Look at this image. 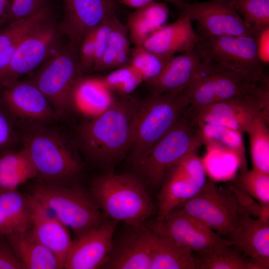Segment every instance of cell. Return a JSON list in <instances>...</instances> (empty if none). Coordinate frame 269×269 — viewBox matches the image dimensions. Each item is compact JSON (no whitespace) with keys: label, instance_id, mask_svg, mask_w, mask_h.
Instances as JSON below:
<instances>
[{"label":"cell","instance_id":"40","mask_svg":"<svg viewBox=\"0 0 269 269\" xmlns=\"http://www.w3.org/2000/svg\"><path fill=\"white\" fill-rule=\"evenodd\" d=\"M94 31L83 38L78 47V60L82 71L92 70L95 64L96 44Z\"/></svg>","mask_w":269,"mask_h":269},{"label":"cell","instance_id":"45","mask_svg":"<svg viewBox=\"0 0 269 269\" xmlns=\"http://www.w3.org/2000/svg\"><path fill=\"white\" fill-rule=\"evenodd\" d=\"M9 0H0V29L11 22Z\"/></svg>","mask_w":269,"mask_h":269},{"label":"cell","instance_id":"30","mask_svg":"<svg viewBox=\"0 0 269 269\" xmlns=\"http://www.w3.org/2000/svg\"><path fill=\"white\" fill-rule=\"evenodd\" d=\"M50 17L51 10L47 5L34 14L13 21L0 29V71L8 63L23 38Z\"/></svg>","mask_w":269,"mask_h":269},{"label":"cell","instance_id":"7","mask_svg":"<svg viewBox=\"0 0 269 269\" xmlns=\"http://www.w3.org/2000/svg\"><path fill=\"white\" fill-rule=\"evenodd\" d=\"M24 147L42 183L72 184L81 172L78 159L63 138L53 131L32 132L25 138Z\"/></svg>","mask_w":269,"mask_h":269},{"label":"cell","instance_id":"25","mask_svg":"<svg viewBox=\"0 0 269 269\" xmlns=\"http://www.w3.org/2000/svg\"><path fill=\"white\" fill-rule=\"evenodd\" d=\"M5 237L24 269H62L56 255L35 237L30 229Z\"/></svg>","mask_w":269,"mask_h":269},{"label":"cell","instance_id":"24","mask_svg":"<svg viewBox=\"0 0 269 269\" xmlns=\"http://www.w3.org/2000/svg\"><path fill=\"white\" fill-rule=\"evenodd\" d=\"M116 101L113 91L99 77H82L72 91L70 107L92 119L107 111Z\"/></svg>","mask_w":269,"mask_h":269},{"label":"cell","instance_id":"46","mask_svg":"<svg viewBox=\"0 0 269 269\" xmlns=\"http://www.w3.org/2000/svg\"><path fill=\"white\" fill-rule=\"evenodd\" d=\"M122 4L137 9L143 7L154 1V0H116Z\"/></svg>","mask_w":269,"mask_h":269},{"label":"cell","instance_id":"17","mask_svg":"<svg viewBox=\"0 0 269 269\" xmlns=\"http://www.w3.org/2000/svg\"><path fill=\"white\" fill-rule=\"evenodd\" d=\"M63 32L78 49L83 38L116 14V0H63Z\"/></svg>","mask_w":269,"mask_h":269},{"label":"cell","instance_id":"10","mask_svg":"<svg viewBox=\"0 0 269 269\" xmlns=\"http://www.w3.org/2000/svg\"><path fill=\"white\" fill-rule=\"evenodd\" d=\"M269 88L267 83L254 92L237 96L189 112L197 125L217 124L242 134L247 133L258 116L269 113Z\"/></svg>","mask_w":269,"mask_h":269},{"label":"cell","instance_id":"12","mask_svg":"<svg viewBox=\"0 0 269 269\" xmlns=\"http://www.w3.org/2000/svg\"><path fill=\"white\" fill-rule=\"evenodd\" d=\"M207 179L203 160L194 152L185 156L167 171L158 195L157 217L167 215L195 196Z\"/></svg>","mask_w":269,"mask_h":269},{"label":"cell","instance_id":"5","mask_svg":"<svg viewBox=\"0 0 269 269\" xmlns=\"http://www.w3.org/2000/svg\"><path fill=\"white\" fill-rule=\"evenodd\" d=\"M188 106L184 92L151 95L141 102L133 124L129 153L132 164L175 126Z\"/></svg>","mask_w":269,"mask_h":269},{"label":"cell","instance_id":"39","mask_svg":"<svg viewBox=\"0 0 269 269\" xmlns=\"http://www.w3.org/2000/svg\"><path fill=\"white\" fill-rule=\"evenodd\" d=\"M47 0H9L10 21L37 13L47 6Z\"/></svg>","mask_w":269,"mask_h":269},{"label":"cell","instance_id":"14","mask_svg":"<svg viewBox=\"0 0 269 269\" xmlns=\"http://www.w3.org/2000/svg\"><path fill=\"white\" fill-rule=\"evenodd\" d=\"M145 224L155 233L197 253L229 244L201 221L178 211H173L165 216L157 217L154 221H146Z\"/></svg>","mask_w":269,"mask_h":269},{"label":"cell","instance_id":"22","mask_svg":"<svg viewBox=\"0 0 269 269\" xmlns=\"http://www.w3.org/2000/svg\"><path fill=\"white\" fill-rule=\"evenodd\" d=\"M198 39L192 21L181 14L175 21L154 32L141 46L158 54L171 57L193 49Z\"/></svg>","mask_w":269,"mask_h":269},{"label":"cell","instance_id":"33","mask_svg":"<svg viewBox=\"0 0 269 269\" xmlns=\"http://www.w3.org/2000/svg\"><path fill=\"white\" fill-rule=\"evenodd\" d=\"M198 254L196 269H257L229 244Z\"/></svg>","mask_w":269,"mask_h":269},{"label":"cell","instance_id":"19","mask_svg":"<svg viewBox=\"0 0 269 269\" xmlns=\"http://www.w3.org/2000/svg\"><path fill=\"white\" fill-rule=\"evenodd\" d=\"M226 240L257 269L269 268V219L255 218L249 211H245Z\"/></svg>","mask_w":269,"mask_h":269},{"label":"cell","instance_id":"37","mask_svg":"<svg viewBox=\"0 0 269 269\" xmlns=\"http://www.w3.org/2000/svg\"><path fill=\"white\" fill-rule=\"evenodd\" d=\"M233 2L254 36L269 27V0H233Z\"/></svg>","mask_w":269,"mask_h":269},{"label":"cell","instance_id":"6","mask_svg":"<svg viewBox=\"0 0 269 269\" xmlns=\"http://www.w3.org/2000/svg\"><path fill=\"white\" fill-rule=\"evenodd\" d=\"M31 194L71 229L76 237L108 220L90 193L74 184L41 183L33 187Z\"/></svg>","mask_w":269,"mask_h":269},{"label":"cell","instance_id":"21","mask_svg":"<svg viewBox=\"0 0 269 269\" xmlns=\"http://www.w3.org/2000/svg\"><path fill=\"white\" fill-rule=\"evenodd\" d=\"M1 88L2 102L15 116L47 121L53 119L56 115L45 96L29 81L18 80Z\"/></svg>","mask_w":269,"mask_h":269},{"label":"cell","instance_id":"36","mask_svg":"<svg viewBox=\"0 0 269 269\" xmlns=\"http://www.w3.org/2000/svg\"><path fill=\"white\" fill-rule=\"evenodd\" d=\"M171 57L158 54L141 46H134L129 64L149 84L159 77Z\"/></svg>","mask_w":269,"mask_h":269},{"label":"cell","instance_id":"42","mask_svg":"<svg viewBox=\"0 0 269 269\" xmlns=\"http://www.w3.org/2000/svg\"><path fill=\"white\" fill-rule=\"evenodd\" d=\"M0 269H24L6 237L0 235Z\"/></svg>","mask_w":269,"mask_h":269},{"label":"cell","instance_id":"9","mask_svg":"<svg viewBox=\"0 0 269 269\" xmlns=\"http://www.w3.org/2000/svg\"><path fill=\"white\" fill-rule=\"evenodd\" d=\"M175 210L196 218L225 239L238 225L242 213L248 211L234 191L219 188L208 179L195 196Z\"/></svg>","mask_w":269,"mask_h":269},{"label":"cell","instance_id":"31","mask_svg":"<svg viewBox=\"0 0 269 269\" xmlns=\"http://www.w3.org/2000/svg\"><path fill=\"white\" fill-rule=\"evenodd\" d=\"M36 176L24 147L17 152L5 151L0 156V189L17 190L20 185Z\"/></svg>","mask_w":269,"mask_h":269},{"label":"cell","instance_id":"18","mask_svg":"<svg viewBox=\"0 0 269 269\" xmlns=\"http://www.w3.org/2000/svg\"><path fill=\"white\" fill-rule=\"evenodd\" d=\"M118 223L108 219L73 240L63 269H102L111 251Z\"/></svg>","mask_w":269,"mask_h":269},{"label":"cell","instance_id":"44","mask_svg":"<svg viewBox=\"0 0 269 269\" xmlns=\"http://www.w3.org/2000/svg\"><path fill=\"white\" fill-rule=\"evenodd\" d=\"M254 37L259 57L263 63L267 65L269 62V27L262 30Z\"/></svg>","mask_w":269,"mask_h":269},{"label":"cell","instance_id":"20","mask_svg":"<svg viewBox=\"0 0 269 269\" xmlns=\"http://www.w3.org/2000/svg\"><path fill=\"white\" fill-rule=\"evenodd\" d=\"M30 209V230L35 237L52 251L62 269L73 240L69 229L37 199L28 195Z\"/></svg>","mask_w":269,"mask_h":269},{"label":"cell","instance_id":"16","mask_svg":"<svg viewBox=\"0 0 269 269\" xmlns=\"http://www.w3.org/2000/svg\"><path fill=\"white\" fill-rule=\"evenodd\" d=\"M129 229L115 241L102 269H150L155 233L145 222Z\"/></svg>","mask_w":269,"mask_h":269},{"label":"cell","instance_id":"1","mask_svg":"<svg viewBox=\"0 0 269 269\" xmlns=\"http://www.w3.org/2000/svg\"><path fill=\"white\" fill-rule=\"evenodd\" d=\"M141 102L125 98L92 118L79 131V140L87 156L97 163L111 166L129 153L134 120Z\"/></svg>","mask_w":269,"mask_h":269},{"label":"cell","instance_id":"2","mask_svg":"<svg viewBox=\"0 0 269 269\" xmlns=\"http://www.w3.org/2000/svg\"><path fill=\"white\" fill-rule=\"evenodd\" d=\"M90 194L108 219L128 226L145 223L157 209L146 185L135 173L99 175L92 182Z\"/></svg>","mask_w":269,"mask_h":269},{"label":"cell","instance_id":"13","mask_svg":"<svg viewBox=\"0 0 269 269\" xmlns=\"http://www.w3.org/2000/svg\"><path fill=\"white\" fill-rule=\"evenodd\" d=\"M57 39L58 31L50 18L31 31L0 71V87L18 80L41 65L55 51Z\"/></svg>","mask_w":269,"mask_h":269},{"label":"cell","instance_id":"23","mask_svg":"<svg viewBox=\"0 0 269 269\" xmlns=\"http://www.w3.org/2000/svg\"><path fill=\"white\" fill-rule=\"evenodd\" d=\"M202 61L194 48L172 56L159 77L149 84L151 95L184 92L192 82Z\"/></svg>","mask_w":269,"mask_h":269},{"label":"cell","instance_id":"4","mask_svg":"<svg viewBox=\"0 0 269 269\" xmlns=\"http://www.w3.org/2000/svg\"><path fill=\"white\" fill-rule=\"evenodd\" d=\"M202 144L198 127L186 110L175 126L155 143L133 166L145 183L160 187L168 169Z\"/></svg>","mask_w":269,"mask_h":269},{"label":"cell","instance_id":"26","mask_svg":"<svg viewBox=\"0 0 269 269\" xmlns=\"http://www.w3.org/2000/svg\"><path fill=\"white\" fill-rule=\"evenodd\" d=\"M27 196L17 190L0 189V235L24 232L30 228Z\"/></svg>","mask_w":269,"mask_h":269},{"label":"cell","instance_id":"41","mask_svg":"<svg viewBox=\"0 0 269 269\" xmlns=\"http://www.w3.org/2000/svg\"><path fill=\"white\" fill-rule=\"evenodd\" d=\"M115 15L116 14L108 18L94 31L96 44L95 62L94 67L99 62L107 50Z\"/></svg>","mask_w":269,"mask_h":269},{"label":"cell","instance_id":"11","mask_svg":"<svg viewBox=\"0 0 269 269\" xmlns=\"http://www.w3.org/2000/svg\"><path fill=\"white\" fill-rule=\"evenodd\" d=\"M194 48L203 60L222 64L256 76H265L255 37L251 35L204 36Z\"/></svg>","mask_w":269,"mask_h":269},{"label":"cell","instance_id":"27","mask_svg":"<svg viewBox=\"0 0 269 269\" xmlns=\"http://www.w3.org/2000/svg\"><path fill=\"white\" fill-rule=\"evenodd\" d=\"M169 9L163 2L153 1L135 10L128 17L126 24L130 40L140 46L156 30L165 25Z\"/></svg>","mask_w":269,"mask_h":269},{"label":"cell","instance_id":"43","mask_svg":"<svg viewBox=\"0 0 269 269\" xmlns=\"http://www.w3.org/2000/svg\"><path fill=\"white\" fill-rule=\"evenodd\" d=\"M14 135L9 119L0 109V152L8 148L14 140Z\"/></svg>","mask_w":269,"mask_h":269},{"label":"cell","instance_id":"47","mask_svg":"<svg viewBox=\"0 0 269 269\" xmlns=\"http://www.w3.org/2000/svg\"><path fill=\"white\" fill-rule=\"evenodd\" d=\"M164 1L167 2L176 8L181 11H182L186 6L187 3L185 2L183 0H163Z\"/></svg>","mask_w":269,"mask_h":269},{"label":"cell","instance_id":"32","mask_svg":"<svg viewBox=\"0 0 269 269\" xmlns=\"http://www.w3.org/2000/svg\"><path fill=\"white\" fill-rule=\"evenodd\" d=\"M129 40L126 24L115 15L107 50L93 70L104 71L127 65L130 55Z\"/></svg>","mask_w":269,"mask_h":269},{"label":"cell","instance_id":"3","mask_svg":"<svg viewBox=\"0 0 269 269\" xmlns=\"http://www.w3.org/2000/svg\"><path fill=\"white\" fill-rule=\"evenodd\" d=\"M269 83L267 75L256 76L219 63L203 60L184 92L189 112L243 94L254 92Z\"/></svg>","mask_w":269,"mask_h":269},{"label":"cell","instance_id":"28","mask_svg":"<svg viewBox=\"0 0 269 269\" xmlns=\"http://www.w3.org/2000/svg\"><path fill=\"white\" fill-rule=\"evenodd\" d=\"M197 125L202 144L234 154L239 161L240 171L247 170L242 133L217 124L203 123Z\"/></svg>","mask_w":269,"mask_h":269},{"label":"cell","instance_id":"29","mask_svg":"<svg viewBox=\"0 0 269 269\" xmlns=\"http://www.w3.org/2000/svg\"><path fill=\"white\" fill-rule=\"evenodd\" d=\"M196 267L197 259L193 251L155 233L150 269H196Z\"/></svg>","mask_w":269,"mask_h":269},{"label":"cell","instance_id":"15","mask_svg":"<svg viewBox=\"0 0 269 269\" xmlns=\"http://www.w3.org/2000/svg\"><path fill=\"white\" fill-rule=\"evenodd\" d=\"M181 14L197 22L200 35L254 36L237 11L233 0H210L187 3Z\"/></svg>","mask_w":269,"mask_h":269},{"label":"cell","instance_id":"8","mask_svg":"<svg viewBox=\"0 0 269 269\" xmlns=\"http://www.w3.org/2000/svg\"><path fill=\"white\" fill-rule=\"evenodd\" d=\"M82 72L78 48L70 42L55 50L29 81L43 94L57 115L70 108L72 92Z\"/></svg>","mask_w":269,"mask_h":269},{"label":"cell","instance_id":"35","mask_svg":"<svg viewBox=\"0 0 269 269\" xmlns=\"http://www.w3.org/2000/svg\"><path fill=\"white\" fill-rule=\"evenodd\" d=\"M236 184L258 201L261 209L260 217L269 219V174L253 169L240 171Z\"/></svg>","mask_w":269,"mask_h":269},{"label":"cell","instance_id":"38","mask_svg":"<svg viewBox=\"0 0 269 269\" xmlns=\"http://www.w3.org/2000/svg\"><path fill=\"white\" fill-rule=\"evenodd\" d=\"M99 77L111 90L123 96L132 93L143 81L130 64L119 67L105 76Z\"/></svg>","mask_w":269,"mask_h":269},{"label":"cell","instance_id":"34","mask_svg":"<svg viewBox=\"0 0 269 269\" xmlns=\"http://www.w3.org/2000/svg\"><path fill=\"white\" fill-rule=\"evenodd\" d=\"M249 134L253 169L269 174V113H263L254 121Z\"/></svg>","mask_w":269,"mask_h":269}]
</instances>
